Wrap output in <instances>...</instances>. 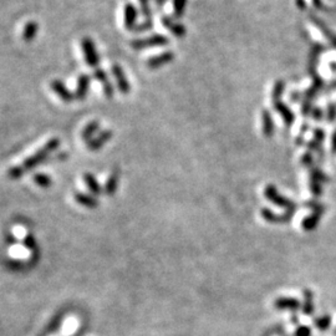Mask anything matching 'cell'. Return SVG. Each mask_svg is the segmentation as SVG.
Instances as JSON below:
<instances>
[{"instance_id": "7a4b0ae2", "label": "cell", "mask_w": 336, "mask_h": 336, "mask_svg": "<svg viewBox=\"0 0 336 336\" xmlns=\"http://www.w3.org/2000/svg\"><path fill=\"white\" fill-rule=\"evenodd\" d=\"M170 44L167 36L161 34H154L146 39H138V40L131 41V48L135 50H142L148 48H157V46H167Z\"/></svg>"}, {"instance_id": "d6986e66", "label": "cell", "mask_w": 336, "mask_h": 336, "mask_svg": "<svg viewBox=\"0 0 336 336\" xmlns=\"http://www.w3.org/2000/svg\"><path fill=\"white\" fill-rule=\"evenodd\" d=\"M275 306L278 309H291V310H296V309L300 306L299 301L296 299H289V298H283V299H278L277 303H275Z\"/></svg>"}, {"instance_id": "5bb4252c", "label": "cell", "mask_w": 336, "mask_h": 336, "mask_svg": "<svg viewBox=\"0 0 336 336\" xmlns=\"http://www.w3.org/2000/svg\"><path fill=\"white\" fill-rule=\"evenodd\" d=\"M261 119H262V132H263L264 137L267 138L273 137L275 131V125H274V119H273L269 110L264 109L263 111H262Z\"/></svg>"}, {"instance_id": "ac0fdd59", "label": "cell", "mask_w": 336, "mask_h": 336, "mask_svg": "<svg viewBox=\"0 0 336 336\" xmlns=\"http://www.w3.org/2000/svg\"><path fill=\"white\" fill-rule=\"evenodd\" d=\"M285 81L284 80H277L275 81L274 86H273V90H272V100H273V104L274 102H278V101H282V97L284 95L285 93Z\"/></svg>"}, {"instance_id": "484cf974", "label": "cell", "mask_w": 336, "mask_h": 336, "mask_svg": "<svg viewBox=\"0 0 336 336\" xmlns=\"http://www.w3.org/2000/svg\"><path fill=\"white\" fill-rule=\"evenodd\" d=\"M305 296H306V303H305V305H304L303 310L305 314L309 315V314H311L312 310H314V306H312V294L310 293V291L306 290Z\"/></svg>"}, {"instance_id": "1f68e13d", "label": "cell", "mask_w": 336, "mask_h": 336, "mask_svg": "<svg viewBox=\"0 0 336 336\" xmlns=\"http://www.w3.org/2000/svg\"><path fill=\"white\" fill-rule=\"evenodd\" d=\"M310 188H311V192L314 194H316V196L322 194L321 183L316 182V181H314V180H310Z\"/></svg>"}, {"instance_id": "6da1fadb", "label": "cell", "mask_w": 336, "mask_h": 336, "mask_svg": "<svg viewBox=\"0 0 336 336\" xmlns=\"http://www.w3.org/2000/svg\"><path fill=\"white\" fill-rule=\"evenodd\" d=\"M59 146H60L59 138H51V140H49L48 142H46V144L43 147V148H40L35 154H33V156L29 157L28 159H25V162L22 164V166L12 168V170L9 171V176L12 178L20 177L25 171L30 170V168H34L35 166H38L39 163H41V162L49 156V153L54 152Z\"/></svg>"}, {"instance_id": "9c48e42d", "label": "cell", "mask_w": 336, "mask_h": 336, "mask_svg": "<svg viewBox=\"0 0 336 336\" xmlns=\"http://www.w3.org/2000/svg\"><path fill=\"white\" fill-rule=\"evenodd\" d=\"M161 23H162V25H163L164 28H166L171 34H172V35L176 36V38H180V39L185 38L186 34H187V29H186L185 25L180 24V23L176 22L175 19L167 17V15H164V17L161 18Z\"/></svg>"}, {"instance_id": "74e56055", "label": "cell", "mask_w": 336, "mask_h": 336, "mask_svg": "<svg viewBox=\"0 0 336 336\" xmlns=\"http://www.w3.org/2000/svg\"><path fill=\"white\" fill-rule=\"evenodd\" d=\"M330 148H331L332 154H336V128L331 135V142H330Z\"/></svg>"}, {"instance_id": "8992f818", "label": "cell", "mask_w": 336, "mask_h": 336, "mask_svg": "<svg viewBox=\"0 0 336 336\" xmlns=\"http://www.w3.org/2000/svg\"><path fill=\"white\" fill-rule=\"evenodd\" d=\"M309 19H310L311 24L320 31V34H321V35L326 39L327 43H329L331 46H334V48H336V34L334 33V31H332L329 26L325 24L322 20H320L319 18L315 17V15H310Z\"/></svg>"}, {"instance_id": "d6a6232c", "label": "cell", "mask_w": 336, "mask_h": 336, "mask_svg": "<svg viewBox=\"0 0 336 336\" xmlns=\"http://www.w3.org/2000/svg\"><path fill=\"white\" fill-rule=\"evenodd\" d=\"M310 116L315 121H321L322 117H324V111H322L320 107H314V110H312Z\"/></svg>"}, {"instance_id": "2e32d148", "label": "cell", "mask_w": 336, "mask_h": 336, "mask_svg": "<svg viewBox=\"0 0 336 336\" xmlns=\"http://www.w3.org/2000/svg\"><path fill=\"white\" fill-rule=\"evenodd\" d=\"M39 33V25L36 22H29L28 24L24 26V30H23L22 39L25 43H30L34 39L36 38Z\"/></svg>"}, {"instance_id": "cb8c5ba5", "label": "cell", "mask_w": 336, "mask_h": 336, "mask_svg": "<svg viewBox=\"0 0 336 336\" xmlns=\"http://www.w3.org/2000/svg\"><path fill=\"white\" fill-rule=\"evenodd\" d=\"M319 217L320 214H312V216L308 217L305 220H304L303 223V227L305 228V229H312V228L316 227L317 224V220H319Z\"/></svg>"}, {"instance_id": "9a60e30c", "label": "cell", "mask_w": 336, "mask_h": 336, "mask_svg": "<svg viewBox=\"0 0 336 336\" xmlns=\"http://www.w3.org/2000/svg\"><path fill=\"white\" fill-rule=\"evenodd\" d=\"M89 86H90V76L82 73L78 76L77 85H76L75 97L77 100H85L89 93Z\"/></svg>"}, {"instance_id": "f1b7e54d", "label": "cell", "mask_w": 336, "mask_h": 336, "mask_svg": "<svg viewBox=\"0 0 336 336\" xmlns=\"http://www.w3.org/2000/svg\"><path fill=\"white\" fill-rule=\"evenodd\" d=\"M303 94H304V100H309V101H312L315 97L319 95V90H316V89L310 86V88L306 89V90L304 91Z\"/></svg>"}, {"instance_id": "e575fe53", "label": "cell", "mask_w": 336, "mask_h": 336, "mask_svg": "<svg viewBox=\"0 0 336 336\" xmlns=\"http://www.w3.org/2000/svg\"><path fill=\"white\" fill-rule=\"evenodd\" d=\"M290 100L294 102H300V100L301 101H304V94L299 93V91H295V93L290 94Z\"/></svg>"}, {"instance_id": "d590c367", "label": "cell", "mask_w": 336, "mask_h": 336, "mask_svg": "<svg viewBox=\"0 0 336 336\" xmlns=\"http://www.w3.org/2000/svg\"><path fill=\"white\" fill-rule=\"evenodd\" d=\"M35 180H36V182H38L39 185H41V186H46V185H49V182H50L49 178L46 177V176H41V175L36 176Z\"/></svg>"}, {"instance_id": "4fadbf2b", "label": "cell", "mask_w": 336, "mask_h": 336, "mask_svg": "<svg viewBox=\"0 0 336 336\" xmlns=\"http://www.w3.org/2000/svg\"><path fill=\"white\" fill-rule=\"evenodd\" d=\"M136 20H137V9L133 4L128 3L123 10V25L126 30H135Z\"/></svg>"}, {"instance_id": "ffe728a7", "label": "cell", "mask_w": 336, "mask_h": 336, "mask_svg": "<svg viewBox=\"0 0 336 336\" xmlns=\"http://www.w3.org/2000/svg\"><path fill=\"white\" fill-rule=\"evenodd\" d=\"M187 0H173V17L176 19H180L185 15Z\"/></svg>"}, {"instance_id": "7c38bea8", "label": "cell", "mask_w": 336, "mask_h": 336, "mask_svg": "<svg viewBox=\"0 0 336 336\" xmlns=\"http://www.w3.org/2000/svg\"><path fill=\"white\" fill-rule=\"evenodd\" d=\"M112 136H114V132H112L111 130H104L102 132H100L99 135L95 136V137L91 138L89 142H86L88 148L91 149V151H97V149H100L101 147H104L106 142H109L112 138Z\"/></svg>"}, {"instance_id": "30bf717a", "label": "cell", "mask_w": 336, "mask_h": 336, "mask_svg": "<svg viewBox=\"0 0 336 336\" xmlns=\"http://www.w3.org/2000/svg\"><path fill=\"white\" fill-rule=\"evenodd\" d=\"M273 107H274V110L278 112V115H279V116L283 119V121H284L285 126L290 127V126L294 125V122H295V114H294L293 110H291L285 102L283 101L274 102V104H273Z\"/></svg>"}, {"instance_id": "8fae6325", "label": "cell", "mask_w": 336, "mask_h": 336, "mask_svg": "<svg viewBox=\"0 0 336 336\" xmlns=\"http://www.w3.org/2000/svg\"><path fill=\"white\" fill-rule=\"evenodd\" d=\"M94 76L100 83H101L102 89H104V95L106 99H112L114 97V86L112 82H110V78L107 76V73L105 72V70L102 69H96L94 72Z\"/></svg>"}, {"instance_id": "f546056e", "label": "cell", "mask_w": 336, "mask_h": 336, "mask_svg": "<svg viewBox=\"0 0 336 336\" xmlns=\"http://www.w3.org/2000/svg\"><path fill=\"white\" fill-rule=\"evenodd\" d=\"M312 140H315L317 143L321 144L325 140V131L322 130V128H315L314 137H312Z\"/></svg>"}, {"instance_id": "603a6c76", "label": "cell", "mask_w": 336, "mask_h": 336, "mask_svg": "<svg viewBox=\"0 0 336 336\" xmlns=\"http://www.w3.org/2000/svg\"><path fill=\"white\" fill-rule=\"evenodd\" d=\"M153 28V19H147L146 22L141 23V24L136 25L135 28V31L136 33H146V31L151 30V29Z\"/></svg>"}, {"instance_id": "44dd1931", "label": "cell", "mask_w": 336, "mask_h": 336, "mask_svg": "<svg viewBox=\"0 0 336 336\" xmlns=\"http://www.w3.org/2000/svg\"><path fill=\"white\" fill-rule=\"evenodd\" d=\"M310 177L311 180L316 181V182L319 183H326L327 181H329V178H327V176L325 175L322 171H320L319 168H310Z\"/></svg>"}, {"instance_id": "4316f807", "label": "cell", "mask_w": 336, "mask_h": 336, "mask_svg": "<svg viewBox=\"0 0 336 336\" xmlns=\"http://www.w3.org/2000/svg\"><path fill=\"white\" fill-rule=\"evenodd\" d=\"M300 161H301V164H303V166L312 168V164H314V156H312L311 152L308 151V152H305L303 156H301Z\"/></svg>"}, {"instance_id": "83f0119b", "label": "cell", "mask_w": 336, "mask_h": 336, "mask_svg": "<svg viewBox=\"0 0 336 336\" xmlns=\"http://www.w3.org/2000/svg\"><path fill=\"white\" fill-rule=\"evenodd\" d=\"M326 120L329 122H334L336 120V105L329 104L326 107Z\"/></svg>"}, {"instance_id": "52a82bcc", "label": "cell", "mask_w": 336, "mask_h": 336, "mask_svg": "<svg viewBox=\"0 0 336 336\" xmlns=\"http://www.w3.org/2000/svg\"><path fill=\"white\" fill-rule=\"evenodd\" d=\"M175 60V52L168 50V51L162 52V54L156 55V56H152L147 60V67L152 70L159 69L162 66H166V65L170 64Z\"/></svg>"}, {"instance_id": "5b68a950", "label": "cell", "mask_w": 336, "mask_h": 336, "mask_svg": "<svg viewBox=\"0 0 336 336\" xmlns=\"http://www.w3.org/2000/svg\"><path fill=\"white\" fill-rule=\"evenodd\" d=\"M111 71L112 75H114L115 80H116L117 88H119L120 93L122 94V95H128L131 91V86L130 82H128L127 77H126L125 71H123L122 67H121L119 64H114L111 66Z\"/></svg>"}, {"instance_id": "7402d4cb", "label": "cell", "mask_w": 336, "mask_h": 336, "mask_svg": "<svg viewBox=\"0 0 336 336\" xmlns=\"http://www.w3.org/2000/svg\"><path fill=\"white\" fill-rule=\"evenodd\" d=\"M314 105H312V101H309V100H304L301 101L300 105V114L303 115L304 117L310 116L312 110H314Z\"/></svg>"}, {"instance_id": "4dcf8cb0", "label": "cell", "mask_w": 336, "mask_h": 336, "mask_svg": "<svg viewBox=\"0 0 336 336\" xmlns=\"http://www.w3.org/2000/svg\"><path fill=\"white\" fill-rule=\"evenodd\" d=\"M315 324H316V326L319 327V329H326V327L330 325V317L324 316L320 317V319H316Z\"/></svg>"}, {"instance_id": "3957f363", "label": "cell", "mask_w": 336, "mask_h": 336, "mask_svg": "<svg viewBox=\"0 0 336 336\" xmlns=\"http://www.w3.org/2000/svg\"><path fill=\"white\" fill-rule=\"evenodd\" d=\"M81 48H82L86 64H88L90 67H96L100 62V57L99 54H97L95 43H94L93 39L90 38L81 39Z\"/></svg>"}, {"instance_id": "e0dca14e", "label": "cell", "mask_w": 336, "mask_h": 336, "mask_svg": "<svg viewBox=\"0 0 336 336\" xmlns=\"http://www.w3.org/2000/svg\"><path fill=\"white\" fill-rule=\"evenodd\" d=\"M100 130V122L97 120H94L91 121V122H89L88 125L83 127L82 132H81V138L85 141H90L91 138L95 137V135L97 132H99Z\"/></svg>"}, {"instance_id": "8d00e7d4", "label": "cell", "mask_w": 336, "mask_h": 336, "mask_svg": "<svg viewBox=\"0 0 336 336\" xmlns=\"http://www.w3.org/2000/svg\"><path fill=\"white\" fill-rule=\"evenodd\" d=\"M296 336H310V330L306 326H301L296 330Z\"/></svg>"}, {"instance_id": "ab89813d", "label": "cell", "mask_w": 336, "mask_h": 336, "mask_svg": "<svg viewBox=\"0 0 336 336\" xmlns=\"http://www.w3.org/2000/svg\"><path fill=\"white\" fill-rule=\"evenodd\" d=\"M167 0H154V4L157 5L158 8H162L164 4H166Z\"/></svg>"}, {"instance_id": "277c9868", "label": "cell", "mask_w": 336, "mask_h": 336, "mask_svg": "<svg viewBox=\"0 0 336 336\" xmlns=\"http://www.w3.org/2000/svg\"><path fill=\"white\" fill-rule=\"evenodd\" d=\"M265 197H267L268 199H270L272 202H274L275 204H278V206H282V207H285V208H288V214L293 216L296 206L293 203V202L289 201L288 198L280 196L274 186H268V187L265 188Z\"/></svg>"}, {"instance_id": "836d02e7", "label": "cell", "mask_w": 336, "mask_h": 336, "mask_svg": "<svg viewBox=\"0 0 336 336\" xmlns=\"http://www.w3.org/2000/svg\"><path fill=\"white\" fill-rule=\"evenodd\" d=\"M311 4L314 7L315 10H319V12H322V10H326V7L324 4V0H311Z\"/></svg>"}, {"instance_id": "b9f144b4", "label": "cell", "mask_w": 336, "mask_h": 336, "mask_svg": "<svg viewBox=\"0 0 336 336\" xmlns=\"http://www.w3.org/2000/svg\"><path fill=\"white\" fill-rule=\"evenodd\" d=\"M330 67H331V70H334V71L336 72V64L332 62V64H330Z\"/></svg>"}, {"instance_id": "f35d334b", "label": "cell", "mask_w": 336, "mask_h": 336, "mask_svg": "<svg viewBox=\"0 0 336 336\" xmlns=\"http://www.w3.org/2000/svg\"><path fill=\"white\" fill-rule=\"evenodd\" d=\"M295 5L299 10H301V12L306 10V8H308V4H306L305 0H295Z\"/></svg>"}, {"instance_id": "ba28073f", "label": "cell", "mask_w": 336, "mask_h": 336, "mask_svg": "<svg viewBox=\"0 0 336 336\" xmlns=\"http://www.w3.org/2000/svg\"><path fill=\"white\" fill-rule=\"evenodd\" d=\"M50 88H51V90L54 91V93L59 96V99L62 100L65 104H71L73 100L76 99L75 93H71V91L65 86V83H62V81L52 80L51 83H50Z\"/></svg>"}, {"instance_id": "d4e9b609", "label": "cell", "mask_w": 336, "mask_h": 336, "mask_svg": "<svg viewBox=\"0 0 336 336\" xmlns=\"http://www.w3.org/2000/svg\"><path fill=\"white\" fill-rule=\"evenodd\" d=\"M140 2V7H141V12H142V15L146 19H151L152 18V12L151 8H149V0H138Z\"/></svg>"}, {"instance_id": "60d3db41", "label": "cell", "mask_w": 336, "mask_h": 336, "mask_svg": "<svg viewBox=\"0 0 336 336\" xmlns=\"http://www.w3.org/2000/svg\"><path fill=\"white\" fill-rule=\"evenodd\" d=\"M327 89H331V90H336V80L331 81L330 83H327Z\"/></svg>"}]
</instances>
